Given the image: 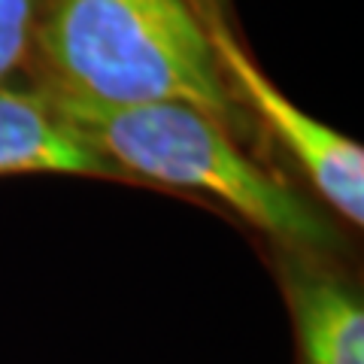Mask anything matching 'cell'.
I'll return each mask as SVG.
<instances>
[{"mask_svg": "<svg viewBox=\"0 0 364 364\" xmlns=\"http://www.w3.org/2000/svg\"><path fill=\"white\" fill-rule=\"evenodd\" d=\"M21 76L49 97L79 104H188L255 158L286 170L228 91L195 0H37Z\"/></svg>", "mask_w": 364, "mask_h": 364, "instance_id": "1", "label": "cell"}, {"mask_svg": "<svg viewBox=\"0 0 364 364\" xmlns=\"http://www.w3.org/2000/svg\"><path fill=\"white\" fill-rule=\"evenodd\" d=\"M213 4H215V6H219V9H225V13H228V16H231V13H234V4H231V0H213Z\"/></svg>", "mask_w": 364, "mask_h": 364, "instance_id": "7", "label": "cell"}, {"mask_svg": "<svg viewBox=\"0 0 364 364\" xmlns=\"http://www.w3.org/2000/svg\"><path fill=\"white\" fill-rule=\"evenodd\" d=\"M25 173L85 176L131 186L104 155L76 134L31 79L0 85V179Z\"/></svg>", "mask_w": 364, "mask_h": 364, "instance_id": "5", "label": "cell"}, {"mask_svg": "<svg viewBox=\"0 0 364 364\" xmlns=\"http://www.w3.org/2000/svg\"><path fill=\"white\" fill-rule=\"evenodd\" d=\"M203 37H207L215 67L231 97L252 119L258 136L273 158L289 170H298L306 191L346 228L361 231L364 225V152L346 134L328 128L304 112L279 85L261 70L246 52L234 18L213 0H195Z\"/></svg>", "mask_w": 364, "mask_h": 364, "instance_id": "3", "label": "cell"}, {"mask_svg": "<svg viewBox=\"0 0 364 364\" xmlns=\"http://www.w3.org/2000/svg\"><path fill=\"white\" fill-rule=\"evenodd\" d=\"M37 0H0V85L25 73L31 61Z\"/></svg>", "mask_w": 364, "mask_h": 364, "instance_id": "6", "label": "cell"}, {"mask_svg": "<svg viewBox=\"0 0 364 364\" xmlns=\"http://www.w3.org/2000/svg\"><path fill=\"white\" fill-rule=\"evenodd\" d=\"M49 100L134 188L173 191L225 210L264 246L349 255L352 231L301 191L291 173L255 158L207 112L173 100L128 107Z\"/></svg>", "mask_w": 364, "mask_h": 364, "instance_id": "2", "label": "cell"}, {"mask_svg": "<svg viewBox=\"0 0 364 364\" xmlns=\"http://www.w3.org/2000/svg\"><path fill=\"white\" fill-rule=\"evenodd\" d=\"M286 301L294 364H364V298L349 255L264 246Z\"/></svg>", "mask_w": 364, "mask_h": 364, "instance_id": "4", "label": "cell"}]
</instances>
